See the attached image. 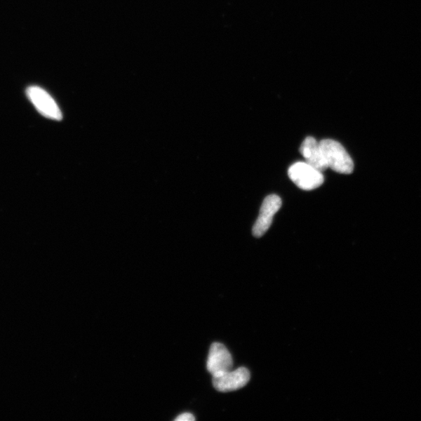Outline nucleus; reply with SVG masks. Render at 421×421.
Returning <instances> with one entry per match:
<instances>
[{
  "mask_svg": "<svg viewBox=\"0 0 421 421\" xmlns=\"http://www.w3.org/2000/svg\"><path fill=\"white\" fill-rule=\"evenodd\" d=\"M27 95L42 116L55 121L62 119L61 111L58 104L46 91L37 86H31L27 89Z\"/></svg>",
  "mask_w": 421,
  "mask_h": 421,
  "instance_id": "nucleus-3",
  "label": "nucleus"
},
{
  "mask_svg": "<svg viewBox=\"0 0 421 421\" xmlns=\"http://www.w3.org/2000/svg\"><path fill=\"white\" fill-rule=\"evenodd\" d=\"M250 372L247 368L229 370L213 376L215 389L222 392L236 391L244 387L250 381Z\"/></svg>",
  "mask_w": 421,
  "mask_h": 421,
  "instance_id": "nucleus-4",
  "label": "nucleus"
},
{
  "mask_svg": "<svg viewBox=\"0 0 421 421\" xmlns=\"http://www.w3.org/2000/svg\"><path fill=\"white\" fill-rule=\"evenodd\" d=\"M288 175L298 187L305 191H312L325 181L322 173L306 163H297L289 168Z\"/></svg>",
  "mask_w": 421,
  "mask_h": 421,
  "instance_id": "nucleus-2",
  "label": "nucleus"
},
{
  "mask_svg": "<svg viewBox=\"0 0 421 421\" xmlns=\"http://www.w3.org/2000/svg\"><path fill=\"white\" fill-rule=\"evenodd\" d=\"M233 358L223 344L214 342L210 346L207 361V369L210 374L215 375L233 368Z\"/></svg>",
  "mask_w": 421,
  "mask_h": 421,
  "instance_id": "nucleus-6",
  "label": "nucleus"
},
{
  "mask_svg": "<svg viewBox=\"0 0 421 421\" xmlns=\"http://www.w3.org/2000/svg\"><path fill=\"white\" fill-rule=\"evenodd\" d=\"M194 420L195 417L192 413H182L181 415L175 419V421H193Z\"/></svg>",
  "mask_w": 421,
  "mask_h": 421,
  "instance_id": "nucleus-8",
  "label": "nucleus"
},
{
  "mask_svg": "<svg viewBox=\"0 0 421 421\" xmlns=\"http://www.w3.org/2000/svg\"><path fill=\"white\" fill-rule=\"evenodd\" d=\"M282 206V200L279 196L272 194L266 196L262 203L261 210L256 222L253 227L252 233L254 236L262 237L271 227L273 217Z\"/></svg>",
  "mask_w": 421,
  "mask_h": 421,
  "instance_id": "nucleus-5",
  "label": "nucleus"
},
{
  "mask_svg": "<svg viewBox=\"0 0 421 421\" xmlns=\"http://www.w3.org/2000/svg\"><path fill=\"white\" fill-rule=\"evenodd\" d=\"M319 143L328 167L342 174L353 173L354 161L340 143L330 139L322 140Z\"/></svg>",
  "mask_w": 421,
  "mask_h": 421,
  "instance_id": "nucleus-1",
  "label": "nucleus"
},
{
  "mask_svg": "<svg viewBox=\"0 0 421 421\" xmlns=\"http://www.w3.org/2000/svg\"><path fill=\"white\" fill-rule=\"evenodd\" d=\"M300 152L305 159V163L320 172H324L328 168L320 143L314 138L308 137L302 143Z\"/></svg>",
  "mask_w": 421,
  "mask_h": 421,
  "instance_id": "nucleus-7",
  "label": "nucleus"
}]
</instances>
